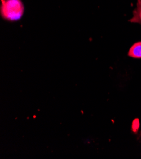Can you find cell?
Wrapping results in <instances>:
<instances>
[{"instance_id":"1","label":"cell","mask_w":141,"mask_h":159,"mask_svg":"<svg viewBox=\"0 0 141 159\" xmlns=\"http://www.w3.org/2000/svg\"><path fill=\"white\" fill-rule=\"evenodd\" d=\"M25 7L22 0H2L0 15L2 18L8 22L20 20L24 13Z\"/></svg>"},{"instance_id":"2","label":"cell","mask_w":141,"mask_h":159,"mask_svg":"<svg viewBox=\"0 0 141 159\" xmlns=\"http://www.w3.org/2000/svg\"><path fill=\"white\" fill-rule=\"evenodd\" d=\"M128 55L133 58L141 59V41L134 43L129 50Z\"/></svg>"},{"instance_id":"3","label":"cell","mask_w":141,"mask_h":159,"mask_svg":"<svg viewBox=\"0 0 141 159\" xmlns=\"http://www.w3.org/2000/svg\"><path fill=\"white\" fill-rule=\"evenodd\" d=\"M131 23L141 24V0H137L136 8L133 11V17L129 20Z\"/></svg>"}]
</instances>
